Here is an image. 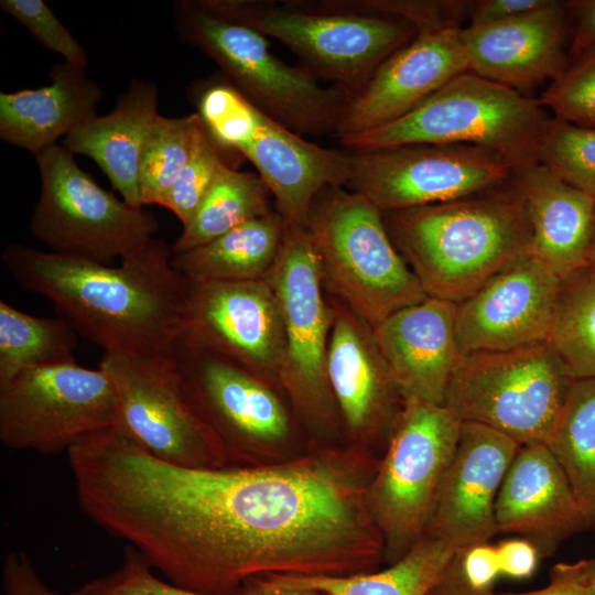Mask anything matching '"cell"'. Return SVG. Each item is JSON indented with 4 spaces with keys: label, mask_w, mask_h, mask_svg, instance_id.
I'll use <instances>...</instances> for the list:
<instances>
[{
    "label": "cell",
    "mask_w": 595,
    "mask_h": 595,
    "mask_svg": "<svg viewBox=\"0 0 595 595\" xmlns=\"http://www.w3.org/2000/svg\"><path fill=\"white\" fill-rule=\"evenodd\" d=\"M356 455L184 467L113 430L85 457L78 504L172 584L207 595L269 575L372 572L385 548L366 502L372 467Z\"/></svg>",
    "instance_id": "6da1fadb"
},
{
    "label": "cell",
    "mask_w": 595,
    "mask_h": 595,
    "mask_svg": "<svg viewBox=\"0 0 595 595\" xmlns=\"http://www.w3.org/2000/svg\"><path fill=\"white\" fill-rule=\"evenodd\" d=\"M171 258L156 238L117 267L21 244L1 253L19 286L50 300L79 337L125 355H170L183 331L188 282Z\"/></svg>",
    "instance_id": "7a4b0ae2"
},
{
    "label": "cell",
    "mask_w": 595,
    "mask_h": 595,
    "mask_svg": "<svg viewBox=\"0 0 595 595\" xmlns=\"http://www.w3.org/2000/svg\"><path fill=\"white\" fill-rule=\"evenodd\" d=\"M383 219L426 295L454 303L531 253V227L512 176L454 201L383 213Z\"/></svg>",
    "instance_id": "3957f363"
},
{
    "label": "cell",
    "mask_w": 595,
    "mask_h": 595,
    "mask_svg": "<svg viewBox=\"0 0 595 595\" xmlns=\"http://www.w3.org/2000/svg\"><path fill=\"white\" fill-rule=\"evenodd\" d=\"M226 18L274 39L302 67L349 97L418 33L366 0H206Z\"/></svg>",
    "instance_id": "277c9868"
},
{
    "label": "cell",
    "mask_w": 595,
    "mask_h": 595,
    "mask_svg": "<svg viewBox=\"0 0 595 595\" xmlns=\"http://www.w3.org/2000/svg\"><path fill=\"white\" fill-rule=\"evenodd\" d=\"M325 292L370 326L428 298L394 247L383 213L340 185L323 188L309 214Z\"/></svg>",
    "instance_id": "5b68a950"
},
{
    "label": "cell",
    "mask_w": 595,
    "mask_h": 595,
    "mask_svg": "<svg viewBox=\"0 0 595 595\" xmlns=\"http://www.w3.org/2000/svg\"><path fill=\"white\" fill-rule=\"evenodd\" d=\"M173 23L180 41L212 58L226 80L269 117L300 136L335 134L349 96L283 62L264 35L220 14L206 0L176 1Z\"/></svg>",
    "instance_id": "8992f818"
},
{
    "label": "cell",
    "mask_w": 595,
    "mask_h": 595,
    "mask_svg": "<svg viewBox=\"0 0 595 595\" xmlns=\"http://www.w3.org/2000/svg\"><path fill=\"white\" fill-rule=\"evenodd\" d=\"M550 119L539 100L465 72L405 116L340 144L347 150L474 144L497 153L515 171L538 161Z\"/></svg>",
    "instance_id": "52a82bcc"
},
{
    "label": "cell",
    "mask_w": 595,
    "mask_h": 595,
    "mask_svg": "<svg viewBox=\"0 0 595 595\" xmlns=\"http://www.w3.org/2000/svg\"><path fill=\"white\" fill-rule=\"evenodd\" d=\"M196 104L214 140L255 165L286 227L307 228L316 195L326 186H345L348 150L310 142L257 108L228 80L208 83Z\"/></svg>",
    "instance_id": "ba28073f"
},
{
    "label": "cell",
    "mask_w": 595,
    "mask_h": 595,
    "mask_svg": "<svg viewBox=\"0 0 595 595\" xmlns=\"http://www.w3.org/2000/svg\"><path fill=\"white\" fill-rule=\"evenodd\" d=\"M574 380L549 344L459 355L444 405L520 445L545 443Z\"/></svg>",
    "instance_id": "9c48e42d"
},
{
    "label": "cell",
    "mask_w": 595,
    "mask_h": 595,
    "mask_svg": "<svg viewBox=\"0 0 595 595\" xmlns=\"http://www.w3.org/2000/svg\"><path fill=\"white\" fill-rule=\"evenodd\" d=\"M461 425L444 404L403 401L366 489L369 513L391 564L423 536Z\"/></svg>",
    "instance_id": "30bf717a"
},
{
    "label": "cell",
    "mask_w": 595,
    "mask_h": 595,
    "mask_svg": "<svg viewBox=\"0 0 595 595\" xmlns=\"http://www.w3.org/2000/svg\"><path fill=\"white\" fill-rule=\"evenodd\" d=\"M35 159L41 191L30 229L50 251L110 264L154 238L159 229L155 216L98 185L62 144Z\"/></svg>",
    "instance_id": "8fae6325"
},
{
    "label": "cell",
    "mask_w": 595,
    "mask_h": 595,
    "mask_svg": "<svg viewBox=\"0 0 595 595\" xmlns=\"http://www.w3.org/2000/svg\"><path fill=\"white\" fill-rule=\"evenodd\" d=\"M266 279L283 321L280 387L310 430L322 434L334 431L339 415L327 379L334 305L324 290L307 228H285L281 251Z\"/></svg>",
    "instance_id": "7c38bea8"
},
{
    "label": "cell",
    "mask_w": 595,
    "mask_h": 595,
    "mask_svg": "<svg viewBox=\"0 0 595 595\" xmlns=\"http://www.w3.org/2000/svg\"><path fill=\"white\" fill-rule=\"evenodd\" d=\"M98 367L112 383L116 428L125 435L169 464L225 465L226 450L190 397L170 355L104 353Z\"/></svg>",
    "instance_id": "4fadbf2b"
},
{
    "label": "cell",
    "mask_w": 595,
    "mask_h": 595,
    "mask_svg": "<svg viewBox=\"0 0 595 595\" xmlns=\"http://www.w3.org/2000/svg\"><path fill=\"white\" fill-rule=\"evenodd\" d=\"M117 423L109 377L76 359L25 370L0 385V441L10 450L56 454Z\"/></svg>",
    "instance_id": "5bb4252c"
},
{
    "label": "cell",
    "mask_w": 595,
    "mask_h": 595,
    "mask_svg": "<svg viewBox=\"0 0 595 595\" xmlns=\"http://www.w3.org/2000/svg\"><path fill=\"white\" fill-rule=\"evenodd\" d=\"M348 152L345 187L382 213L462 198L513 174L505 159L474 144L416 143Z\"/></svg>",
    "instance_id": "9a60e30c"
},
{
    "label": "cell",
    "mask_w": 595,
    "mask_h": 595,
    "mask_svg": "<svg viewBox=\"0 0 595 595\" xmlns=\"http://www.w3.org/2000/svg\"><path fill=\"white\" fill-rule=\"evenodd\" d=\"M170 356L227 456L253 455L291 436L290 414L267 381L182 335Z\"/></svg>",
    "instance_id": "2e32d148"
},
{
    "label": "cell",
    "mask_w": 595,
    "mask_h": 595,
    "mask_svg": "<svg viewBox=\"0 0 595 595\" xmlns=\"http://www.w3.org/2000/svg\"><path fill=\"white\" fill-rule=\"evenodd\" d=\"M181 335L271 386H280L284 329L267 279L188 283Z\"/></svg>",
    "instance_id": "e0dca14e"
},
{
    "label": "cell",
    "mask_w": 595,
    "mask_h": 595,
    "mask_svg": "<svg viewBox=\"0 0 595 595\" xmlns=\"http://www.w3.org/2000/svg\"><path fill=\"white\" fill-rule=\"evenodd\" d=\"M560 279L522 255L456 303L459 355L517 348L547 338Z\"/></svg>",
    "instance_id": "ac0fdd59"
},
{
    "label": "cell",
    "mask_w": 595,
    "mask_h": 595,
    "mask_svg": "<svg viewBox=\"0 0 595 595\" xmlns=\"http://www.w3.org/2000/svg\"><path fill=\"white\" fill-rule=\"evenodd\" d=\"M520 446L491 428L462 422L455 452L423 534L464 553L498 533L497 495Z\"/></svg>",
    "instance_id": "d6986e66"
},
{
    "label": "cell",
    "mask_w": 595,
    "mask_h": 595,
    "mask_svg": "<svg viewBox=\"0 0 595 595\" xmlns=\"http://www.w3.org/2000/svg\"><path fill=\"white\" fill-rule=\"evenodd\" d=\"M461 26L419 31L348 98L339 143L405 116L452 78L469 72Z\"/></svg>",
    "instance_id": "ffe728a7"
},
{
    "label": "cell",
    "mask_w": 595,
    "mask_h": 595,
    "mask_svg": "<svg viewBox=\"0 0 595 595\" xmlns=\"http://www.w3.org/2000/svg\"><path fill=\"white\" fill-rule=\"evenodd\" d=\"M327 347V379L339 420L361 441L386 440L403 398L376 342L372 326L338 300Z\"/></svg>",
    "instance_id": "44dd1931"
},
{
    "label": "cell",
    "mask_w": 595,
    "mask_h": 595,
    "mask_svg": "<svg viewBox=\"0 0 595 595\" xmlns=\"http://www.w3.org/2000/svg\"><path fill=\"white\" fill-rule=\"evenodd\" d=\"M495 519L498 532L521 536L540 556L594 523L544 443L518 450L498 491Z\"/></svg>",
    "instance_id": "7402d4cb"
},
{
    "label": "cell",
    "mask_w": 595,
    "mask_h": 595,
    "mask_svg": "<svg viewBox=\"0 0 595 595\" xmlns=\"http://www.w3.org/2000/svg\"><path fill=\"white\" fill-rule=\"evenodd\" d=\"M461 36L469 72L516 90L553 82L570 64L567 11L561 1L508 21L468 25Z\"/></svg>",
    "instance_id": "603a6c76"
},
{
    "label": "cell",
    "mask_w": 595,
    "mask_h": 595,
    "mask_svg": "<svg viewBox=\"0 0 595 595\" xmlns=\"http://www.w3.org/2000/svg\"><path fill=\"white\" fill-rule=\"evenodd\" d=\"M455 312L456 303L428 296L372 327L403 401L444 404L459 357Z\"/></svg>",
    "instance_id": "cb8c5ba5"
},
{
    "label": "cell",
    "mask_w": 595,
    "mask_h": 595,
    "mask_svg": "<svg viewBox=\"0 0 595 595\" xmlns=\"http://www.w3.org/2000/svg\"><path fill=\"white\" fill-rule=\"evenodd\" d=\"M50 84L36 89L0 94V138L34 156L95 117L102 97L85 68L54 64Z\"/></svg>",
    "instance_id": "d4e9b609"
},
{
    "label": "cell",
    "mask_w": 595,
    "mask_h": 595,
    "mask_svg": "<svg viewBox=\"0 0 595 595\" xmlns=\"http://www.w3.org/2000/svg\"><path fill=\"white\" fill-rule=\"evenodd\" d=\"M512 177L531 227V255L559 279L586 264L595 199L539 161Z\"/></svg>",
    "instance_id": "484cf974"
},
{
    "label": "cell",
    "mask_w": 595,
    "mask_h": 595,
    "mask_svg": "<svg viewBox=\"0 0 595 595\" xmlns=\"http://www.w3.org/2000/svg\"><path fill=\"white\" fill-rule=\"evenodd\" d=\"M158 115L155 84L134 78L109 113L95 117L63 138L62 145L73 154L94 160L128 205L143 208L139 191L140 155Z\"/></svg>",
    "instance_id": "4316f807"
},
{
    "label": "cell",
    "mask_w": 595,
    "mask_h": 595,
    "mask_svg": "<svg viewBox=\"0 0 595 595\" xmlns=\"http://www.w3.org/2000/svg\"><path fill=\"white\" fill-rule=\"evenodd\" d=\"M285 223L272 212L249 220L208 244L173 253V268L188 283L262 280L281 251Z\"/></svg>",
    "instance_id": "83f0119b"
},
{
    "label": "cell",
    "mask_w": 595,
    "mask_h": 595,
    "mask_svg": "<svg viewBox=\"0 0 595 595\" xmlns=\"http://www.w3.org/2000/svg\"><path fill=\"white\" fill-rule=\"evenodd\" d=\"M462 553L441 540L423 534L398 561L380 572L351 575H269L266 583L305 588L329 595H429L453 560Z\"/></svg>",
    "instance_id": "f1b7e54d"
},
{
    "label": "cell",
    "mask_w": 595,
    "mask_h": 595,
    "mask_svg": "<svg viewBox=\"0 0 595 595\" xmlns=\"http://www.w3.org/2000/svg\"><path fill=\"white\" fill-rule=\"evenodd\" d=\"M270 195L258 174L223 165L203 202L183 225L171 246L172 252L203 246L249 220L271 214L275 208L271 206Z\"/></svg>",
    "instance_id": "f546056e"
},
{
    "label": "cell",
    "mask_w": 595,
    "mask_h": 595,
    "mask_svg": "<svg viewBox=\"0 0 595 595\" xmlns=\"http://www.w3.org/2000/svg\"><path fill=\"white\" fill-rule=\"evenodd\" d=\"M545 342L573 380L595 379V267L559 281Z\"/></svg>",
    "instance_id": "4dcf8cb0"
},
{
    "label": "cell",
    "mask_w": 595,
    "mask_h": 595,
    "mask_svg": "<svg viewBox=\"0 0 595 595\" xmlns=\"http://www.w3.org/2000/svg\"><path fill=\"white\" fill-rule=\"evenodd\" d=\"M585 510L595 517V379L574 380L544 443Z\"/></svg>",
    "instance_id": "1f68e13d"
},
{
    "label": "cell",
    "mask_w": 595,
    "mask_h": 595,
    "mask_svg": "<svg viewBox=\"0 0 595 595\" xmlns=\"http://www.w3.org/2000/svg\"><path fill=\"white\" fill-rule=\"evenodd\" d=\"M78 334L62 317H36L0 301V385L17 375L75 359Z\"/></svg>",
    "instance_id": "d6a6232c"
},
{
    "label": "cell",
    "mask_w": 595,
    "mask_h": 595,
    "mask_svg": "<svg viewBox=\"0 0 595 595\" xmlns=\"http://www.w3.org/2000/svg\"><path fill=\"white\" fill-rule=\"evenodd\" d=\"M202 122L197 112L155 117L140 155L139 191L143 206L163 205L191 156Z\"/></svg>",
    "instance_id": "836d02e7"
},
{
    "label": "cell",
    "mask_w": 595,
    "mask_h": 595,
    "mask_svg": "<svg viewBox=\"0 0 595 595\" xmlns=\"http://www.w3.org/2000/svg\"><path fill=\"white\" fill-rule=\"evenodd\" d=\"M538 161L595 199V128L551 118L540 142Z\"/></svg>",
    "instance_id": "e575fe53"
},
{
    "label": "cell",
    "mask_w": 595,
    "mask_h": 595,
    "mask_svg": "<svg viewBox=\"0 0 595 595\" xmlns=\"http://www.w3.org/2000/svg\"><path fill=\"white\" fill-rule=\"evenodd\" d=\"M224 150L202 122L191 156L162 205L171 210L182 225L196 212L221 166L228 164L223 154Z\"/></svg>",
    "instance_id": "d590c367"
},
{
    "label": "cell",
    "mask_w": 595,
    "mask_h": 595,
    "mask_svg": "<svg viewBox=\"0 0 595 595\" xmlns=\"http://www.w3.org/2000/svg\"><path fill=\"white\" fill-rule=\"evenodd\" d=\"M556 119L595 128V46L570 61L539 99Z\"/></svg>",
    "instance_id": "8d00e7d4"
},
{
    "label": "cell",
    "mask_w": 595,
    "mask_h": 595,
    "mask_svg": "<svg viewBox=\"0 0 595 595\" xmlns=\"http://www.w3.org/2000/svg\"><path fill=\"white\" fill-rule=\"evenodd\" d=\"M0 8L24 25L45 48L58 53L72 65L86 68L85 48L43 0H1Z\"/></svg>",
    "instance_id": "74e56055"
},
{
    "label": "cell",
    "mask_w": 595,
    "mask_h": 595,
    "mask_svg": "<svg viewBox=\"0 0 595 595\" xmlns=\"http://www.w3.org/2000/svg\"><path fill=\"white\" fill-rule=\"evenodd\" d=\"M386 13L398 15L412 23L419 31L459 26L461 19L469 13L472 1L455 0H366Z\"/></svg>",
    "instance_id": "f35d334b"
},
{
    "label": "cell",
    "mask_w": 595,
    "mask_h": 595,
    "mask_svg": "<svg viewBox=\"0 0 595 595\" xmlns=\"http://www.w3.org/2000/svg\"><path fill=\"white\" fill-rule=\"evenodd\" d=\"M595 574V558L576 563H559L551 569L550 583L541 589L527 593L495 595H586L587 586Z\"/></svg>",
    "instance_id": "ab89813d"
},
{
    "label": "cell",
    "mask_w": 595,
    "mask_h": 595,
    "mask_svg": "<svg viewBox=\"0 0 595 595\" xmlns=\"http://www.w3.org/2000/svg\"><path fill=\"white\" fill-rule=\"evenodd\" d=\"M2 583L6 595H58L41 580L24 553L13 552L6 556Z\"/></svg>",
    "instance_id": "60d3db41"
},
{
    "label": "cell",
    "mask_w": 595,
    "mask_h": 595,
    "mask_svg": "<svg viewBox=\"0 0 595 595\" xmlns=\"http://www.w3.org/2000/svg\"><path fill=\"white\" fill-rule=\"evenodd\" d=\"M71 595H151L141 584L132 555L131 547H127L125 563L106 576L86 583Z\"/></svg>",
    "instance_id": "b9f144b4"
},
{
    "label": "cell",
    "mask_w": 595,
    "mask_h": 595,
    "mask_svg": "<svg viewBox=\"0 0 595 595\" xmlns=\"http://www.w3.org/2000/svg\"><path fill=\"white\" fill-rule=\"evenodd\" d=\"M551 0H480L472 1L469 25H487L508 21L545 7Z\"/></svg>",
    "instance_id": "7bdbcfd3"
},
{
    "label": "cell",
    "mask_w": 595,
    "mask_h": 595,
    "mask_svg": "<svg viewBox=\"0 0 595 595\" xmlns=\"http://www.w3.org/2000/svg\"><path fill=\"white\" fill-rule=\"evenodd\" d=\"M500 574L526 578L533 574L539 560L536 547L526 539H510L496 547Z\"/></svg>",
    "instance_id": "ee69618b"
},
{
    "label": "cell",
    "mask_w": 595,
    "mask_h": 595,
    "mask_svg": "<svg viewBox=\"0 0 595 595\" xmlns=\"http://www.w3.org/2000/svg\"><path fill=\"white\" fill-rule=\"evenodd\" d=\"M462 569L467 582L475 588H490L500 574L497 550L487 543L477 544L462 554Z\"/></svg>",
    "instance_id": "f6af8a7d"
},
{
    "label": "cell",
    "mask_w": 595,
    "mask_h": 595,
    "mask_svg": "<svg viewBox=\"0 0 595 595\" xmlns=\"http://www.w3.org/2000/svg\"><path fill=\"white\" fill-rule=\"evenodd\" d=\"M574 19V31L569 47L570 61L595 46V0L564 2Z\"/></svg>",
    "instance_id": "bcb514c9"
},
{
    "label": "cell",
    "mask_w": 595,
    "mask_h": 595,
    "mask_svg": "<svg viewBox=\"0 0 595 595\" xmlns=\"http://www.w3.org/2000/svg\"><path fill=\"white\" fill-rule=\"evenodd\" d=\"M462 554L453 560L442 580L429 595H495L490 588L478 589L467 582L462 569Z\"/></svg>",
    "instance_id": "7dc6e473"
},
{
    "label": "cell",
    "mask_w": 595,
    "mask_h": 595,
    "mask_svg": "<svg viewBox=\"0 0 595 595\" xmlns=\"http://www.w3.org/2000/svg\"><path fill=\"white\" fill-rule=\"evenodd\" d=\"M131 549L137 575L141 584L151 595H207L158 578L151 573L150 565L143 556L134 548L131 547ZM236 595L241 594L237 593Z\"/></svg>",
    "instance_id": "c3c4849f"
},
{
    "label": "cell",
    "mask_w": 595,
    "mask_h": 595,
    "mask_svg": "<svg viewBox=\"0 0 595 595\" xmlns=\"http://www.w3.org/2000/svg\"><path fill=\"white\" fill-rule=\"evenodd\" d=\"M239 593L241 595H329L314 589L273 586L261 578H256L247 583Z\"/></svg>",
    "instance_id": "681fc988"
},
{
    "label": "cell",
    "mask_w": 595,
    "mask_h": 595,
    "mask_svg": "<svg viewBox=\"0 0 595 595\" xmlns=\"http://www.w3.org/2000/svg\"><path fill=\"white\" fill-rule=\"evenodd\" d=\"M587 263L595 267V206L592 220V229L587 249Z\"/></svg>",
    "instance_id": "f907efd6"
},
{
    "label": "cell",
    "mask_w": 595,
    "mask_h": 595,
    "mask_svg": "<svg viewBox=\"0 0 595 595\" xmlns=\"http://www.w3.org/2000/svg\"><path fill=\"white\" fill-rule=\"evenodd\" d=\"M586 595H595V574L587 586Z\"/></svg>",
    "instance_id": "816d5d0a"
},
{
    "label": "cell",
    "mask_w": 595,
    "mask_h": 595,
    "mask_svg": "<svg viewBox=\"0 0 595 595\" xmlns=\"http://www.w3.org/2000/svg\"><path fill=\"white\" fill-rule=\"evenodd\" d=\"M593 526L595 527V517H594V523H593Z\"/></svg>",
    "instance_id": "f5cc1de1"
}]
</instances>
